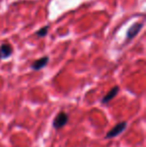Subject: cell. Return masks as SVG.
Wrapping results in <instances>:
<instances>
[{
	"instance_id": "6da1fadb",
	"label": "cell",
	"mask_w": 146,
	"mask_h": 147,
	"mask_svg": "<svg viewBox=\"0 0 146 147\" xmlns=\"http://www.w3.org/2000/svg\"><path fill=\"white\" fill-rule=\"evenodd\" d=\"M127 125H128V124H127L126 121L118 122L114 127L111 128V130L108 131V133L105 135V138L106 139H112V138L117 137V136L120 135L122 132H124V130L127 128Z\"/></svg>"
},
{
	"instance_id": "7a4b0ae2",
	"label": "cell",
	"mask_w": 146,
	"mask_h": 147,
	"mask_svg": "<svg viewBox=\"0 0 146 147\" xmlns=\"http://www.w3.org/2000/svg\"><path fill=\"white\" fill-rule=\"evenodd\" d=\"M69 121V115L66 112H59L58 114L55 116L54 120H53V128H55L56 130H59L61 128H63Z\"/></svg>"
},
{
	"instance_id": "3957f363",
	"label": "cell",
	"mask_w": 146,
	"mask_h": 147,
	"mask_svg": "<svg viewBox=\"0 0 146 147\" xmlns=\"http://www.w3.org/2000/svg\"><path fill=\"white\" fill-rule=\"evenodd\" d=\"M143 26H144V24H143L142 22H135L134 24H132V25L128 28V30H127V32H126L127 40H132V39L140 32V30L143 28Z\"/></svg>"
},
{
	"instance_id": "277c9868",
	"label": "cell",
	"mask_w": 146,
	"mask_h": 147,
	"mask_svg": "<svg viewBox=\"0 0 146 147\" xmlns=\"http://www.w3.org/2000/svg\"><path fill=\"white\" fill-rule=\"evenodd\" d=\"M49 63V57L48 56H43L41 58L35 60L33 63L31 64V69L34 71H39L42 68L46 67L47 64Z\"/></svg>"
},
{
	"instance_id": "5b68a950",
	"label": "cell",
	"mask_w": 146,
	"mask_h": 147,
	"mask_svg": "<svg viewBox=\"0 0 146 147\" xmlns=\"http://www.w3.org/2000/svg\"><path fill=\"white\" fill-rule=\"evenodd\" d=\"M13 53V48L10 44H4L0 45V58L2 59H7Z\"/></svg>"
},
{
	"instance_id": "8992f818",
	"label": "cell",
	"mask_w": 146,
	"mask_h": 147,
	"mask_svg": "<svg viewBox=\"0 0 146 147\" xmlns=\"http://www.w3.org/2000/svg\"><path fill=\"white\" fill-rule=\"evenodd\" d=\"M119 89H120L119 88V86H114V87L111 89L109 92H108L107 94L102 98V100H101L102 104H107V103H109L111 100H113V99L117 96V94H118Z\"/></svg>"
},
{
	"instance_id": "52a82bcc",
	"label": "cell",
	"mask_w": 146,
	"mask_h": 147,
	"mask_svg": "<svg viewBox=\"0 0 146 147\" xmlns=\"http://www.w3.org/2000/svg\"><path fill=\"white\" fill-rule=\"evenodd\" d=\"M48 30H49V25L47 24V25L43 26V27H41L40 29H38L35 32V35L37 37H39V38H43V37H45L47 34H48Z\"/></svg>"
},
{
	"instance_id": "ba28073f",
	"label": "cell",
	"mask_w": 146,
	"mask_h": 147,
	"mask_svg": "<svg viewBox=\"0 0 146 147\" xmlns=\"http://www.w3.org/2000/svg\"><path fill=\"white\" fill-rule=\"evenodd\" d=\"M0 59H1V58H0Z\"/></svg>"
}]
</instances>
